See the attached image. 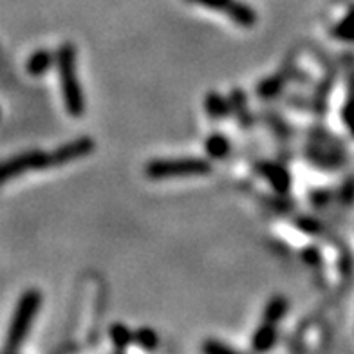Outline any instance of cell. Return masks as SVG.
<instances>
[{"instance_id":"obj_14","label":"cell","mask_w":354,"mask_h":354,"mask_svg":"<svg viewBox=\"0 0 354 354\" xmlns=\"http://www.w3.org/2000/svg\"><path fill=\"white\" fill-rule=\"evenodd\" d=\"M134 344L145 351H156L159 345V336L152 327H140L134 331Z\"/></svg>"},{"instance_id":"obj_8","label":"cell","mask_w":354,"mask_h":354,"mask_svg":"<svg viewBox=\"0 0 354 354\" xmlns=\"http://www.w3.org/2000/svg\"><path fill=\"white\" fill-rule=\"evenodd\" d=\"M277 338H279V331H277L275 324L262 320V324L257 327L252 336V349L255 353H266V351L273 349Z\"/></svg>"},{"instance_id":"obj_17","label":"cell","mask_w":354,"mask_h":354,"mask_svg":"<svg viewBox=\"0 0 354 354\" xmlns=\"http://www.w3.org/2000/svg\"><path fill=\"white\" fill-rule=\"evenodd\" d=\"M203 351L208 354H215V353H233L235 349L230 347V345L223 344V342L210 338V340H206L205 344H203Z\"/></svg>"},{"instance_id":"obj_18","label":"cell","mask_w":354,"mask_h":354,"mask_svg":"<svg viewBox=\"0 0 354 354\" xmlns=\"http://www.w3.org/2000/svg\"><path fill=\"white\" fill-rule=\"evenodd\" d=\"M344 122L345 127L351 131V134L354 136V100L347 102V105L344 107Z\"/></svg>"},{"instance_id":"obj_7","label":"cell","mask_w":354,"mask_h":354,"mask_svg":"<svg viewBox=\"0 0 354 354\" xmlns=\"http://www.w3.org/2000/svg\"><path fill=\"white\" fill-rule=\"evenodd\" d=\"M53 66H56V55L49 49H37L26 62V73L33 78H40L47 75Z\"/></svg>"},{"instance_id":"obj_6","label":"cell","mask_w":354,"mask_h":354,"mask_svg":"<svg viewBox=\"0 0 354 354\" xmlns=\"http://www.w3.org/2000/svg\"><path fill=\"white\" fill-rule=\"evenodd\" d=\"M261 176L264 177L271 190H275L280 196H286L291 190V176L288 168H284L279 163H262Z\"/></svg>"},{"instance_id":"obj_10","label":"cell","mask_w":354,"mask_h":354,"mask_svg":"<svg viewBox=\"0 0 354 354\" xmlns=\"http://www.w3.org/2000/svg\"><path fill=\"white\" fill-rule=\"evenodd\" d=\"M205 111L210 120H223V118H226L230 114L232 105H230V102L224 98L223 94L210 91L205 96Z\"/></svg>"},{"instance_id":"obj_4","label":"cell","mask_w":354,"mask_h":354,"mask_svg":"<svg viewBox=\"0 0 354 354\" xmlns=\"http://www.w3.org/2000/svg\"><path fill=\"white\" fill-rule=\"evenodd\" d=\"M53 167L51 152H40V150H31V152H22L13 158L6 159L0 170V181L8 183L13 177H19L28 172H42Z\"/></svg>"},{"instance_id":"obj_13","label":"cell","mask_w":354,"mask_h":354,"mask_svg":"<svg viewBox=\"0 0 354 354\" xmlns=\"http://www.w3.org/2000/svg\"><path fill=\"white\" fill-rule=\"evenodd\" d=\"M109 338L118 351H125L129 345L134 344V331H131L122 322H116L109 329Z\"/></svg>"},{"instance_id":"obj_5","label":"cell","mask_w":354,"mask_h":354,"mask_svg":"<svg viewBox=\"0 0 354 354\" xmlns=\"http://www.w3.org/2000/svg\"><path fill=\"white\" fill-rule=\"evenodd\" d=\"M94 149H96V143H94L93 138L80 136L76 140L67 141L56 150H53V167H64V165H69L82 158H87V156L93 154Z\"/></svg>"},{"instance_id":"obj_3","label":"cell","mask_w":354,"mask_h":354,"mask_svg":"<svg viewBox=\"0 0 354 354\" xmlns=\"http://www.w3.org/2000/svg\"><path fill=\"white\" fill-rule=\"evenodd\" d=\"M214 167L208 159L203 158H163L152 159L145 165V176L149 179H172V177L208 176Z\"/></svg>"},{"instance_id":"obj_15","label":"cell","mask_w":354,"mask_h":354,"mask_svg":"<svg viewBox=\"0 0 354 354\" xmlns=\"http://www.w3.org/2000/svg\"><path fill=\"white\" fill-rule=\"evenodd\" d=\"M333 35L340 40L354 42V10L349 15H345V19L333 29Z\"/></svg>"},{"instance_id":"obj_9","label":"cell","mask_w":354,"mask_h":354,"mask_svg":"<svg viewBox=\"0 0 354 354\" xmlns=\"http://www.w3.org/2000/svg\"><path fill=\"white\" fill-rule=\"evenodd\" d=\"M230 20H232L235 26L243 29H252L257 26V13L252 6L246 4V2H241V0H235L233 6L230 8L228 15H226Z\"/></svg>"},{"instance_id":"obj_12","label":"cell","mask_w":354,"mask_h":354,"mask_svg":"<svg viewBox=\"0 0 354 354\" xmlns=\"http://www.w3.org/2000/svg\"><path fill=\"white\" fill-rule=\"evenodd\" d=\"M288 308H289L288 299H286V297H282V295H277V297L270 299V302L266 304L264 317H262V320L279 326V322L286 317Z\"/></svg>"},{"instance_id":"obj_2","label":"cell","mask_w":354,"mask_h":354,"mask_svg":"<svg viewBox=\"0 0 354 354\" xmlns=\"http://www.w3.org/2000/svg\"><path fill=\"white\" fill-rule=\"evenodd\" d=\"M42 306V293L37 288L26 289L19 297V302L15 306L13 318H11L8 336H6V353H15L22 347L28 335L31 333L37 315Z\"/></svg>"},{"instance_id":"obj_11","label":"cell","mask_w":354,"mask_h":354,"mask_svg":"<svg viewBox=\"0 0 354 354\" xmlns=\"http://www.w3.org/2000/svg\"><path fill=\"white\" fill-rule=\"evenodd\" d=\"M205 150L212 159H224L232 152V143L221 132H212L205 141Z\"/></svg>"},{"instance_id":"obj_16","label":"cell","mask_w":354,"mask_h":354,"mask_svg":"<svg viewBox=\"0 0 354 354\" xmlns=\"http://www.w3.org/2000/svg\"><path fill=\"white\" fill-rule=\"evenodd\" d=\"M190 4L203 6L206 10H214V11H223L224 15H228L230 8L233 6L235 0H187Z\"/></svg>"},{"instance_id":"obj_1","label":"cell","mask_w":354,"mask_h":354,"mask_svg":"<svg viewBox=\"0 0 354 354\" xmlns=\"http://www.w3.org/2000/svg\"><path fill=\"white\" fill-rule=\"evenodd\" d=\"M56 71L60 78L62 100L71 118H82L85 112V98L78 76V53L73 42H64L56 51Z\"/></svg>"}]
</instances>
